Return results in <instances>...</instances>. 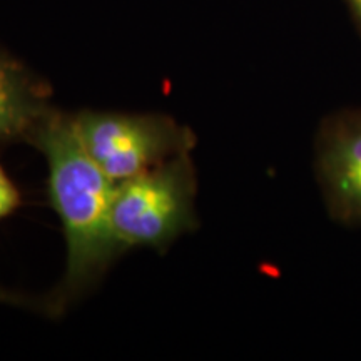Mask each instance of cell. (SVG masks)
Listing matches in <instances>:
<instances>
[{
    "mask_svg": "<svg viewBox=\"0 0 361 361\" xmlns=\"http://www.w3.org/2000/svg\"><path fill=\"white\" fill-rule=\"evenodd\" d=\"M49 168V197L61 219L67 258L64 276L45 296L47 316H61L96 288L119 258L111 228L114 183L80 144L72 116L51 111L29 139Z\"/></svg>",
    "mask_w": 361,
    "mask_h": 361,
    "instance_id": "obj_1",
    "label": "cell"
},
{
    "mask_svg": "<svg viewBox=\"0 0 361 361\" xmlns=\"http://www.w3.org/2000/svg\"><path fill=\"white\" fill-rule=\"evenodd\" d=\"M197 179L191 154H180L114 184L111 228L121 255L147 247L164 251L197 228Z\"/></svg>",
    "mask_w": 361,
    "mask_h": 361,
    "instance_id": "obj_2",
    "label": "cell"
},
{
    "mask_svg": "<svg viewBox=\"0 0 361 361\" xmlns=\"http://www.w3.org/2000/svg\"><path fill=\"white\" fill-rule=\"evenodd\" d=\"M72 123L85 152L112 183L146 173L180 154H191L196 135L166 114L82 111Z\"/></svg>",
    "mask_w": 361,
    "mask_h": 361,
    "instance_id": "obj_3",
    "label": "cell"
},
{
    "mask_svg": "<svg viewBox=\"0 0 361 361\" xmlns=\"http://www.w3.org/2000/svg\"><path fill=\"white\" fill-rule=\"evenodd\" d=\"M316 174L331 218L361 224V111L323 124L316 141Z\"/></svg>",
    "mask_w": 361,
    "mask_h": 361,
    "instance_id": "obj_4",
    "label": "cell"
},
{
    "mask_svg": "<svg viewBox=\"0 0 361 361\" xmlns=\"http://www.w3.org/2000/svg\"><path fill=\"white\" fill-rule=\"evenodd\" d=\"M51 89L22 62L0 51V144L29 141L52 111Z\"/></svg>",
    "mask_w": 361,
    "mask_h": 361,
    "instance_id": "obj_5",
    "label": "cell"
},
{
    "mask_svg": "<svg viewBox=\"0 0 361 361\" xmlns=\"http://www.w3.org/2000/svg\"><path fill=\"white\" fill-rule=\"evenodd\" d=\"M20 206V192L0 164V219L16 213Z\"/></svg>",
    "mask_w": 361,
    "mask_h": 361,
    "instance_id": "obj_6",
    "label": "cell"
},
{
    "mask_svg": "<svg viewBox=\"0 0 361 361\" xmlns=\"http://www.w3.org/2000/svg\"><path fill=\"white\" fill-rule=\"evenodd\" d=\"M0 303L8 305V306H17V308L40 311V313H44L45 311L44 298L27 296V295H24V293L6 290L4 286H0Z\"/></svg>",
    "mask_w": 361,
    "mask_h": 361,
    "instance_id": "obj_7",
    "label": "cell"
},
{
    "mask_svg": "<svg viewBox=\"0 0 361 361\" xmlns=\"http://www.w3.org/2000/svg\"><path fill=\"white\" fill-rule=\"evenodd\" d=\"M348 4L351 6V8H353L356 17H358L361 22V0H348Z\"/></svg>",
    "mask_w": 361,
    "mask_h": 361,
    "instance_id": "obj_8",
    "label": "cell"
}]
</instances>
